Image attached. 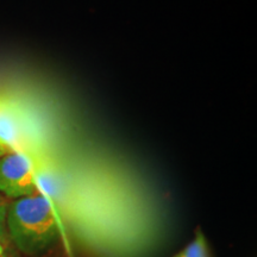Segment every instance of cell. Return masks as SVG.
Returning <instances> with one entry per match:
<instances>
[{
	"instance_id": "1",
	"label": "cell",
	"mask_w": 257,
	"mask_h": 257,
	"mask_svg": "<svg viewBox=\"0 0 257 257\" xmlns=\"http://www.w3.org/2000/svg\"><path fill=\"white\" fill-rule=\"evenodd\" d=\"M6 230L19 251L38 256L59 240V224L53 202L42 191L10 202Z\"/></svg>"
},
{
	"instance_id": "2",
	"label": "cell",
	"mask_w": 257,
	"mask_h": 257,
	"mask_svg": "<svg viewBox=\"0 0 257 257\" xmlns=\"http://www.w3.org/2000/svg\"><path fill=\"white\" fill-rule=\"evenodd\" d=\"M35 131L30 114L21 101L0 95V157L14 153L32 154Z\"/></svg>"
},
{
	"instance_id": "3",
	"label": "cell",
	"mask_w": 257,
	"mask_h": 257,
	"mask_svg": "<svg viewBox=\"0 0 257 257\" xmlns=\"http://www.w3.org/2000/svg\"><path fill=\"white\" fill-rule=\"evenodd\" d=\"M40 191L32 154L14 153L0 157V195L19 199Z\"/></svg>"
},
{
	"instance_id": "4",
	"label": "cell",
	"mask_w": 257,
	"mask_h": 257,
	"mask_svg": "<svg viewBox=\"0 0 257 257\" xmlns=\"http://www.w3.org/2000/svg\"><path fill=\"white\" fill-rule=\"evenodd\" d=\"M172 257H211L207 239L201 230L198 229L194 238Z\"/></svg>"
},
{
	"instance_id": "5",
	"label": "cell",
	"mask_w": 257,
	"mask_h": 257,
	"mask_svg": "<svg viewBox=\"0 0 257 257\" xmlns=\"http://www.w3.org/2000/svg\"><path fill=\"white\" fill-rule=\"evenodd\" d=\"M8 201L0 195V239L6 232V213H8Z\"/></svg>"
},
{
	"instance_id": "6",
	"label": "cell",
	"mask_w": 257,
	"mask_h": 257,
	"mask_svg": "<svg viewBox=\"0 0 257 257\" xmlns=\"http://www.w3.org/2000/svg\"><path fill=\"white\" fill-rule=\"evenodd\" d=\"M0 257H6V252H5V246L3 244L2 239H0Z\"/></svg>"
}]
</instances>
